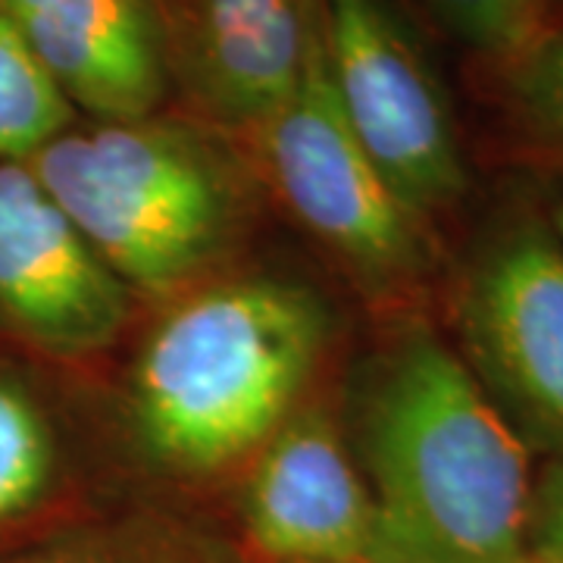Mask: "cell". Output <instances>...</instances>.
Wrapping results in <instances>:
<instances>
[{
  "label": "cell",
  "mask_w": 563,
  "mask_h": 563,
  "mask_svg": "<svg viewBox=\"0 0 563 563\" xmlns=\"http://www.w3.org/2000/svg\"><path fill=\"white\" fill-rule=\"evenodd\" d=\"M76 107L0 10V163H29L76 125Z\"/></svg>",
  "instance_id": "cell-11"
},
{
  "label": "cell",
  "mask_w": 563,
  "mask_h": 563,
  "mask_svg": "<svg viewBox=\"0 0 563 563\" xmlns=\"http://www.w3.org/2000/svg\"><path fill=\"white\" fill-rule=\"evenodd\" d=\"M529 554L563 563V457H554L532 483Z\"/></svg>",
  "instance_id": "cell-15"
},
{
  "label": "cell",
  "mask_w": 563,
  "mask_h": 563,
  "mask_svg": "<svg viewBox=\"0 0 563 563\" xmlns=\"http://www.w3.org/2000/svg\"><path fill=\"white\" fill-rule=\"evenodd\" d=\"M66 101L98 122L154 117L169 91L154 0H0Z\"/></svg>",
  "instance_id": "cell-10"
},
{
  "label": "cell",
  "mask_w": 563,
  "mask_h": 563,
  "mask_svg": "<svg viewBox=\"0 0 563 563\" xmlns=\"http://www.w3.org/2000/svg\"><path fill=\"white\" fill-rule=\"evenodd\" d=\"M501 69L517 117L532 135L563 151V29H548Z\"/></svg>",
  "instance_id": "cell-14"
},
{
  "label": "cell",
  "mask_w": 563,
  "mask_h": 563,
  "mask_svg": "<svg viewBox=\"0 0 563 563\" xmlns=\"http://www.w3.org/2000/svg\"><path fill=\"white\" fill-rule=\"evenodd\" d=\"M466 366L526 448L563 457V244L517 225L463 279Z\"/></svg>",
  "instance_id": "cell-6"
},
{
  "label": "cell",
  "mask_w": 563,
  "mask_h": 563,
  "mask_svg": "<svg viewBox=\"0 0 563 563\" xmlns=\"http://www.w3.org/2000/svg\"><path fill=\"white\" fill-rule=\"evenodd\" d=\"M369 563H523L529 448L448 344L407 329L361 395Z\"/></svg>",
  "instance_id": "cell-1"
},
{
  "label": "cell",
  "mask_w": 563,
  "mask_h": 563,
  "mask_svg": "<svg viewBox=\"0 0 563 563\" xmlns=\"http://www.w3.org/2000/svg\"><path fill=\"white\" fill-rule=\"evenodd\" d=\"M523 563H554V561H542V558H532V554H529Z\"/></svg>",
  "instance_id": "cell-18"
},
{
  "label": "cell",
  "mask_w": 563,
  "mask_h": 563,
  "mask_svg": "<svg viewBox=\"0 0 563 563\" xmlns=\"http://www.w3.org/2000/svg\"><path fill=\"white\" fill-rule=\"evenodd\" d=\"M125 288L169 295L220 254L232 181L213 144L163 117L73 125L29 161Z\"/></svg>",
  "instance_id": "cell-3"
},
{
  "label": "cell",
  "mask_w": 563,
  "mask_h": 563,
  "mask_svg": "<svg viewBox=\"0 0 563 563\" xmlns=\"http://www.w3.org/2000/svg\"><path fill=\"white\" fill-rule=\"evenodd\" d=\"M169 85L203 120L254 135L303 76L322 0H157Z\"/></svg>",
  "instance_id": "cell-8"
},
{
  "label": "cell",
  "mask_w": 563,
  "mask_h": 563,
  "mask_svg": "<svg viewBox=\"0 0 563 563\" xmlns=\"http://www.w3.org/2000/svg\"><path fill=\"white\" fill-rule=\"evenodd\" d=\"M129 317V288L29 163H0V320L54 354H91Z\"/></svg>",
  "instance_id": "cell-7"
},
{
  "label": "cell",
  "mask_w": 563,
  "mask_h": 563,
  "mask_svg": "<svg viewBox=\"0 0 563 563\" xmlns=\"http://www.w3.org/2000/svg\"><path fill=\"white\" fill-rule=\"evenodd\" d=\"M544 3H548V10H551V3H561L563 7V0H544Z\"/></svg>",
  "instance_id": "cell-19"
},
{
  "label": "cell",
  "mask_w": 563,
  "mask_h": 563,
  "mask_svg": "<svg viewBox=\"0 0 563 563\" xmlns=\"http://www.w3.org/2000/svg\"><path fill=\"white\" fill-rule=\"evenodd\" d=\"M57 470L54 429L38 401L0 379V523L22 517L47 495Z\"/></svg>",
  "instance_id": "cell-12"
},
{
  "label": "cell",
  "mask_w": 563,
  "mask_h": 563,
  "mask_svg": "<svg viewBox=\"0 0 563 563\" xmlns=\"http://www.w3.org/2000/svg\"><path fill=\"white\" fill-rule=\"evenodd\" d=\"M554 235H558V242L563 244V195L561 201H558V207H554V229H551Z\"/></svg>",
  "instance_id": "cell-16"
},
{
  "label": "cell",
  "mask_w": 563,
  "mask_h": 563,
  "mask_svg": "<svg viewBox=\"0 0 563 563\" xmlns=\"http://www.w3.org/2000/svg\"><path fill=\"white\" fill-rule=\"evenodd\" d=\"M322 339L320 303L288 282H222L185 298L141 347V444L161 466L195 476L242 461L288 420Z\"/></svg>",
  "instance_id": "cell-2"
},
{
  "label": "cell",
  "mask_w": 563,
  "mask_h": 563,
  "mask_svg": "<svg viewBox=\"0 0 563 563\" xmlns=\"http://www.w3.org/2000/svg\"><path fill=\"white\" fill-rule=\"evenodd\" d=\"M20 563H107V561H81V558H38V561H20Z\"/></svg>",
  "instance_id": "cell-17"
},
{
  "label": "cell",
  "mask_w": 563,
  "mask_h": 563,
  "mask_svg": "<svg viewBox=\"0 0 563 563\" xmlns=\"http://www.w3.org/2000/svg\"><path fill=\"white\" fill-rule=\"evenodd\" d=\"M429 13L466 47L495 63H510L542 38L548 25L544 0H422Z\"/></svg>",
  "instance_id": "cell-13"
},
{
  "label": "cell",
  "mask_w": 563,
  "mask_h": 563,
  "mask_svg": "<svg viewBox=\"0 0 563 563\" xmlns=\"http://www.w3.org/2000/svg\"><path fill=\"white\" fill-rule=\"evenodd\" d=\"M251 544L276 563H369L373 498L351 448L322 413L266 439L242 495Z\"/></svg>",
  "instance_id": "cell-9"
},
{
  "label": "cell",
  "mask_w": 563,
  "mask_h": 563,
  "mask_svg": "<svg viewBox=\"0 0 563 563\" xmlns=\"http://www.w3.org/2000/svg\"><path fill=\"white\" fill-rule=\"evenodd\" d=\"M322 51L344 120L401 203L422 217L466 188L442 81L385 0H322Z\"/></svg>",
  "instance_id": "cell-4"
},
{
  "label": "cell",
  "mask_w": 563,
  "mask_h": 563,
  "mask_svg": "<svg viewBox=\"0 0 563 563\" xmlns=\"http://www.w3.org/2000/svg\"><path fill=\"white\" fill-rule=\"evenodd\" d=\"M154 3H157V0H154Z\"/></svg>",
  "instance_id": "cell-20"
},
{
  "label": "cell",
  "mask_w": 563,
  "mask_h": 563,
  "mask_svg": "<svg viewBox=\"0 0 563 563\" xmlns=\"http://www.w3.org/2000/svg\"><path fill=\"white\" fill-rule=\"evenodd\" d=\"M251 139L288 210L354 276L388 285L417 269V217L344 120L325 69L322 16L298 88Z\"/></svg>",
  "instance_id": "cell-5"
}]
</instances>
